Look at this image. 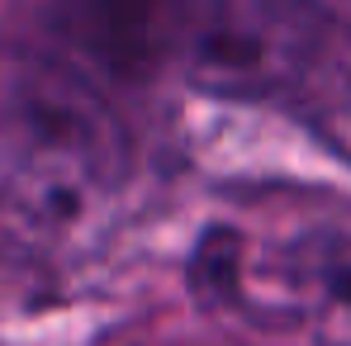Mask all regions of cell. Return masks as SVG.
I'll return each instance as SVG.
<instances>
[{
  "label": "cell",
  "instance_id": "obj_1",
  "mask_svg": "<svg viewBox=\"0 0 351 346\" xmlns=\"http://www.w3.org/2000/svg\"><path fill=\"white\" fill-rule=\"evenodd\" d=\"M128 166V133L86 71L0 38V251L53 261L90 247Z\"/></svg>",
  "mask_w": 351,
  "mask_h": 346
},
{
  "label": "cell",
  "instance_id": "obj_2",
  "mask_svg": "<svg viewBox=\"0 0 351 346\" xmlns=\"http://www.w3.org/2000/svg\"><path fill=\"white\" fill-rule=\"evenodd\" d=\"M328 38L318 0H180L176 53L219 100H271L299 95Z\"/></svg>",
  "mask_w": 351,
  "mask_h": 346
},
{
  "label": "cell",
  "instance_id": "obj_3",
  "mask_svg": "<svg viewBox=\"0 0 351 346\" xmlns=\"http://www.w3.org/2000/svg\"><path fill=\"white\" fill-rule=\"evenodd\" d=\"M62 29L81 58L110 76L143 81L176 53L180 0H62Z\"/></svg>",
  "mask_w": 351,
  "mask_h": 346
},
{
  "label": "cell",
  "instance_id": "obj_4",
  "mask_svg": "<svg viewBox=\"0 0 351 346\" xmlns=\"http://www.w3.org/2000/svg\"><path fill=\"white\" fill-rule=\"evenodd\" d=\"M294 313L308 318L313 346H351V232L290 251Z\"/></svg>",
  "mask_w": 351,
  "mask_h": 346
},
{
  "label": "cell",
  "instance_id": "obj_5",
  "mask_svg": "<svg viewBox=\"0 0 351 346\" xmlns=\"http://www.w3.org/2000/svg\"><path fill=\"white\" fill-rule=\"evenodd\" d=\"M299 105L313 123V133L351 162V34H332L313 71L299 86Z\"/></svg>",
  "mask_w": 351,
  "mask_h": 346
}]
</instances>
